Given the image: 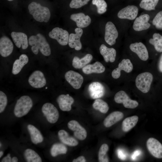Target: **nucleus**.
Here are the masks:
<instances>
[{"instance_id": "obj_30", "label": "nucleus", "mask_w": 162, "mask_h": 162, "mask_svg": "<svg viewBox=\"0 0 162 162\" xmlns=\"http://www.w3.org/2000/svg\"><path fill=\"white\" fill-rule=\"evenodd\" d=\"M138 120V117L136 116H134L125 118L123 121L122 129L123 131L127 132L134 127L136 124Z\"/></svg>"}, {"instance_id": "obj_31", "label": "nucleus", "mask_w": 162, "mask_h": 162, "mask_svg": "<svg viewBox=\"0 0 162 162\" xmlns=\"http://www.w3.org/2000/svg\"><path fill=\"white\" fill-rule=\"evenodd\" d=\"M152 38L149 40L150 44L154 46L155 50L160 52H162V35L159 33H154Z\"/></svg>"}, {"instance_id": "obj_19", "label": "nucleus", "mask_w": 162, "mask_h": 162, "mask_svg": "<svg viewBox=\"0 0 162 162\" xmlns=\"http://www.w3.org/2000/svg\"><path fill=\"white\" fill-rule=\"evenodd\" d=\"M150 16L148 14H144L137 17L134 21L133 28L136 31H140L147 29L151 26L148 22Z\"/></svg>"}, {"instance_id": "obj_9", "label": "nucleus", "mask_w": 162, "mask_h": 162, "mask_svg": "<svg viewBox=\"0 0 162 162\" xmlns=\"http://www.w3.org/2000/svg\"><path fill=\"white\" fill-rule=\"evenodd\" d=\"M29 84L35 88H40L44 87L46 83V80L43 73L40 71H34L28 79Z\"/></svg>"}, {"instance_id": "obj_16", "label": "nucleus", "mask_w": 162, "mask_h": 162, "mask_svg": "<svg viewBox=\"0 0 162 162\" xmlns=\"http://www.w3.org/2000/svg\"><path fill=\"white\" fill-rule=\"evenodd\" d=\"M133 67V64L130 59H123L119 64L118 67L114 69L112 72V76L114 79H118L120 76L121 71L122 70L129 73L132 71Z\"/></svg>"}, {"instance_id": "obj_22", "label": "nucleus", "mask_w": 162, "mask_h": 162, "mask_svg": "<svg viewBox=\"0 0 162 162\" xmlns=\"http://www.w3.org/2000/svg\"><path fill=\"white\" fill-rule=\"evenodd\" d=\"M56 101L60 109L63 111H70L74 102L73 98L69 94H61L57 98Z\"/></svg>"}, {"instance_id": "obj_43", "label": "nucleus", "mask_w": 162, "mask_h": 162, "mask_svg": "<svg viewBox=\"0 0 162 162\" xmlns=\"http://www.w3.org/2000/svg\"><path fill=\"white\" fill-rule=\"evenodd\" d=\"M11 158L10 157V153L8 154L7 155L4 157L1 160L2 162H11Z\"/></svg>"}, {"instance_id": "obj_4", "label": "nucleus", "mask_w": 162, "mask_h": 162, "mask_svg": "<svg viewBox=\"0 0 162 162\" xmlns=\"http://www.w3.org/2000/svg\"><path fill=\"white\" fill-rule=\"evenodd\" d=\"M152 74L149 72H145L139 74L135 80L137 88L143 93H147L150 90L153 80Z\"/></svg>"}, {"instance_id": "obj_1", "label": "nucleus", "mask_w": 162, "mask_h": 162, "mask_svg": "<svg viewBox=\"0 0 162 162\" xmlns=\"http://www.w3.org/2000/svg\"><path fill=\"white\" fill-rule=\"evenodd\" d=\"M28 43L32 46L31 50L35 54H38L39 50L41 53L46 56H50L51 53L50 45L45 38L42 34L38 33L32 35L28 39Z\"/></svg>"}, {"instance_id": "obj_14", "label": "nucleus", "mask_w": 162, "mask_h": 162, "mask_svg": "<svg viewBox=\"0 0 162 162\" xmlns=\"http://www.w3.org/2000/svg\"><path fill=\"white\" fill-rule=\"evenodd\" d=\"M68 126L69 129L74 131V136L77 139L83 140L86 138L87 133L86 130L77 121L71 120L68 122Z\"/></svg>"}, {"instance_id": "obj_2", "label": "nucleus", "mask_w": 162, "mask_h": 162, "mask_svg": "<svg viewBox=\"0 0 162 162\" xmlns=\"http://www.w3.org/2000/svg\"><path fill=\"white\" fill-rule=\"evenodd\" d=\"M28 9L29 14L36 21L47 22L49 21L51 14L48 8L33 2L28 5Z\"/></svg>"}, {"instance_id": "obj_29", "label": "nucleus", "mask_w": 162, "mask_h": 162, "mask_svg": "<svg viewBox=\"0 0 162 162\" xmlns=\"http://www.w3.org/2000/svg\"><path fill=\"white\" fill-rule=\"evenodd\" d=\"M93 58L92 55L88 54L85 56L80 59L77 56H75L72 61L73 67L76 69H80L85 67L89 63Z\"/></svg>"}, {"instance_id": "obj_12", "label": "nucleus", "mask_w": 162, "mask_h": 162, "mask_svg": "<svg viewBox=\"0 0 162 162\" xmlns=\"http://www.w3.org/2000/svg\"><path fill=\"white\" fill-rule=\"evenodd\" d=\"M75 34L71 33L69 35L68 45L71 48H74L76 50L81 49L82 44L80 41L81 37L83 33L82 29L80 28L75 29Z\"/></svg>"}, {"instance_id": "obj_27", "label": "nucleus", "mask_w": 162, "mask_h": 162, "mask_svg": "<svg viewBox=\"0 0 162 162\" xmlns=\"http://www.w3.org/2000/svg\"><path fill=\"white\" fill-rule=\"evenodd\" d=\"M27 129L31 141L34 144H37L43 141V137L40 132L35 126L29 124L27 126Z\"/></svg>"}, {"instance_id": "obj_41", "label": "nucleus", "mask_w": 162, "mask_h": 162, "mask_svg": "<svg viewBox=\"0 0 162 162\" xmlns=\"http://www.w3.org/2000/svg\"><path fill=\"white\" fill-rule=\"evenodd\" d=\"M117 155L118 157L120 159L124 160L126 159L127 155L126 152L124 150L119 148L117 151Z\"/></svg>"}, {"instance_id": "obj_37", "label": "nucleus", "mask_w": 162, "mask_h": 162, "mask_svg": "<svg viewBox=\"0 0 162 162\" xmlns=\"http://www.w3.org/2000/svg\"><path fill=\"white\" fill-rule=\"evenodd\" d=\"M92 3L96 6L98 14H102L106 11L107 5L104 0H92Z\"/></svg>"}, {"instance_id": "obj_6", "label": "nucleus", "mask_w": 162, "mask_h": 162, "mask_svg": "<svg viewBox=\"0 0 162 162\" xmlns=\"http://www.w3.org/2000/svg\"><path fill=\"white\" fill-rule=\"evenodd\" d=\"M49 37L56 40L61 45L65 46L68 43L69 35L68 32L66 30L59 27H55L49 33Z\"/></svg>"}, {"instance_id": "obj_36", "label": "nucleus", "mask_w": 162, "mask_h": 162, "mask_svg": "<svg viewBox=\"0 0 162 162\" xmlns=\"http://www.w3.org/2000/svg\"><path fill=\"white\" fill-rule=\"evenodd\" d=\"M109 147L106 144H102L100 146L98 152V160L100 162H109V160L106 154Z\"/></svg>"}, {"instance_id": "obj_20", "label": "nucleus", "mask_w": 162, "mask_h": 162, "mask_svg": "<svg viewBox=\"0 0 162 162\" xmlns=\"http://www.w3.org/2000/svg\"><path fill=\"white\" fill-rule=\"evenodd\" d=\"M13 40L16 46L18 48L22 47V49H26L28 46L27 35L21 32H13L11 34Z\"/></svg>"}, {"instance_id": "obj_42", "label": "nucleus", "mask_w": 162, "mask_h": 162, "mask_svg": "<svg viewBox=\"0 0 162 162\" xmlns=\"http://www.w3.org/2000/svg\"><path fill=\"white\" fill-rule=\"evenodd\" d=\"M141 153V151L137 150L134 151L131 156V158L133 160H135L137 157L139 156Z\"/></svg>"}, {"instance_id": "obj_34", "label": "nucleus", "mask_w": 162, "mask_h": 162, "mask_svg": "<svg viewBox=\"0 0 162 162\" xmlns=\"http://www.w3.org/2000/svg\"><path fill=\"white\" fill-rule=\"evenodd\" d=\"M92 106L94 109L103 113H106L109 109L107 103L101 99H97L94 102Z\"/></svg>"}, {"instance_id": "obj_23", "label": "nucleus", "mask_w": 162, "mask_h": 162, "mask_svg": "<svg viewBox=\"0 0 162 162\" xmlns=\"http://www.w3.org/2000/svg\"><path fill=\"white\" fill-rule=\"evenodd\" d=\"M100 51L106 62H113L115 61L116 56V51L114 48H109L102 44L100 46Z\"/></svg>"}, {"instance_id": "obj_47", "label": "nucleus", "mask_w": 162, "mask_h": 162, "mask_svg": "<svg viewBox=\"0 0 162 162\" xmlns=\"http://www.w3.org/2000/svg\"><path fill=\"white\" fill-rule=\"evenodd\" d=\"M3 154V152L2 151L0 152V158H1Z\"/></svg>"}, {"instance_id": "obj_35", "label": "nucleus", "mask_w": 162, "mask_h": 162, "mask_svg": "<svg viewBox=\"0 0 162 162\" xmlns=\"http://www.w3.org/2000/svg\"><path fill=\"white\" fill-rule=\"evenodd\" d=\"M159 0H142L140 4L141 8L147 10H154Z\"/></svg>"}, {"instance_id": "obj_28", "label": "nucleus", "mask_w": 162, "mask_h": 162, "mask_svg": "<svg viewBox=\"0 0 162 162\" xmlns=\"http://www.w3.org/2000/svg\"><path fill=\"white\" fill-rule=\"evenodd\" d=\"M59 139L64 144L70 146H75L78 144V142L75 138L70 136L65 130H61L58 133Z\"/></svg>"}, {"instance_id": "obj_21", "label": "nucleus", "mask_w": 162, "mask_h": 162, "mask_svg": "<svg viewBox=\"0 0 162 162\" xmlns=\"http://www.w3.org/2000/svg\"><path fill=\"white\" fill-rule=\"evenodd\" d=\"M70 19L75 22L77 26L80 28L87 27L91 21L90 17L83 13L72 14L70 16Z\"/></svg>"}, {"instance_id": "obj_46", "label": "nucleus", "mask_w": 162, "mask_h": 162, "mask_svg": "<svg viewBox=\"0 0 162 162\" xmlns=\"http://www.w3.org/2000/svg\"><path fill=\"white\" fill-rule=\"evenodd\" d=\"M18 161V159L16 157H14L12 158L11 159V162H17Z\"/></svg>"}, {"instance_id": "obj_24", "label": "nucleus", "mask_w": 162, "mask_h": 162, "mask_svg": "<svg viewBox=\"0 0 162 162\" xmlns=\"http://www.w3.org/2000/svg\"><path fill=\"white\" fill-rule=\"evenodd\" d=\"M105 70L104 66L99 62H96L93 64L87 65L82 68L83 72L87 74L93 73H101Z\"/></svg>"}, {"instance_id": "obj_48", "label": "nucleus", "mask_w": 162, "mask_h": 162, "mask_svg": "<svg viewBox=\"0 0 162 162\" xmlns=\"http://www.w3.org/2000/svg\"><path fill=\"white\" fill-rule=\"evenodd\" d=\"M8 0V1H13V0Z\"/></svg>"}, {"instance_id": "obj_33", "label": "nucleus", "mask_w": 162, "mask_h": 162, "mask_svg": "<svg viewBox=\"0 0 162 162\" xmlns=\"http://www.w3.org/2000/svg\"><path fill=\"white\" fill-rule=\"evenodd\" d=\"M67 151V147L64 144L56 143L52 146L50 150V153L52 157H55L59 154H65Z\"/></svg>"}, {"instance_id": "obj_39", "label": "nucleus", "mask_w": 162, "mask_h": 162, "mask_svg": "<svg viewBox=\"0 0 162 162\" xmlns=\"http://www.w3.org/2000/svg\"><path fill=\"white\" fill-rule=\"evenodd\" d=\"M90 0H72L70 4V8H78L87 4Z\"/></svg>"}, {"instance_id": "obj_8", "label": "nucleus", "mask_w": 162, "mask_h": 162, "mask_svg": "<svg viewBox=\"0 0 162 162\" xmlns=\"http://www.w3.org/2000/svg\"><path fill=\"white\" fill-rule=\"evenodd\" d=\"M118 36V31L114 24L109 21L105 27L104 39L106 43L110 46L114 44Z\"/></svg>"}, {"instance_id": "obj_15", "label": "nucleus", "mask_w": 162, "mask_h": 162, "mask_svg": "<svg viewBox=\"0 0 162 162\" xmlns=\"http://www.w3.org/2000/svg\"><path fill=\"white\" fill-rule=\"evenodd\" d=\"M88 91L91 97L93 99L99 98L103 97L105 92L104 86L98 82H93L88 86Z\"/></svg>"}, {"instance_id": "obj_40", "label": "nucleus", "mask_w": 162, "mask_h": 162, "mask_svg": "<svg viewBox=\"0 0 162 162\" xmlns=\"http://www.w3.org/2000/svg\"><path fill=\"white\" fill-rule=\"evenodd\" d=\"M8 99L5 94L2 91H0V113L4 110L7 104Z\"/></svg>"}, {"instance_id": "obj_32", "label": "nucleus", "mask_w": 162, "mask_h": 162, "mask_svg": "<svg viewBox=\"0 0 162 162\" xmlns=\"http://www.w3.org/2000/svg\"><path fill=\"white\" fill-rule=\"evenodd\" d=\"M24 156L28 162H41L42 159L40 156L32 149L28 148L24 152Z\"/></svg>"}, {"instance_id": "obj_25", "label": "nucleus", "mask_w": 162, "mask_h": 162, "mask_svg": "<svg viewBox=\"0 0 162 162\" xmlns=\"http://www.w3.org/2000/svg\"><path fill=\"white\" fill-rule=\"evenodd\" d=\"M123 113L120 111L113 112L105 119L104 121V125L106 127H111L122 119L124 117Z\"/></svg>"}, {"instance_id": "obj_3", "label": "nucleus", "mask_w": 162, "mask_h": 162, "mask_svg": "<svg viewBox=\"0 0 162 162\" xmlns=\"http://www.w3.org/2000/svg\"><path fill=\"white\" fill-rule=\"evenodd\" d=\"M32 106V100L29 96H22L17 101L14 109V114L17 117H22L28 114Z\"/></svg>"}, {"instance_id": "obj_26", "label": "nucleus", "mask_w": 162, "mask_h": 162, "mask_svg": "<svg viewBox=\"0 0 162 162\" xmlns=\"http://www.w3.org/2000/svg\"><path fill=\"white\" fill-rule=\"evenodd\" d=\"M28 58L25 54H21L18 59L15 60L14 63L12 72L14 75L19 73L23 67L28 62Z\"/></svg>"}, {"instance_id": "obj_38", "label": "nucleus", "mask_w": 162, "mask_h": 162, "mask_svg": "<svg viewBox=\"0 0 162 162\" xmlns=\"http://www.w3.org/2000/svg\"><path fill=\"white\" fill-rule=\"evenodd\" d=\"M152 23L157 29L162 30V10L157 13L154 17Z\"/></svg>"}, {"instance_id": "obj_49", "label": "nucleus", "mask_w": 162, "mask_h": 162, "mask_svg": "<svg viewBox=\"0 0 162 162\" xmlns=\"http://www.w3.org/2000/svg\"><path fill=\"white\" fill-rule=\"evenodd\" d=\"M1 145H2V144H1V143H0V147H1Z\"/></svg>"}, {"instance_id": "obj_10", "label": "nucleus", "mask_w": 162, "mask_h": 162, "mask_svg": "<svg viewBox=\"0 0 162 162\" xmlns=\"http://www.w3.org/2000/svg\"><path fill=\"white\" fill-rule=\"evenodd\" d=\"M67 81L75 89H79L83 82V76L79 73L73 70H69L65 74Z\"/></svg>"}, {"instance_id": "obj_5", "label": "nucleus", "mask_w": 162, "mask_h": 162, "mask_svg": "<svg viewBox=\"0 0 162 162\" xmlns=\"http://www.w3.org/2000/svg\"><path fill=\"white\" fill-rule=\"evenodd\" d=\"M41 110L49 123L53 124L57 122L59 116V112L53 104L50 103H46L42 106Z\"/></svg>"}, {"instance_id": "obj_13", "label": "nucleus", "mask_w": 162, "mask_h": 162, "mask_svg": "<svg viewBox=\"0 0 162 162\" xmlns=\"http://www.w3.org/2000/svg\"><path fill=\"white\" fill-rule=\"evenodd\" d=\"M138 8L135 5H128L121 10L118 13V17L122 19L134 20L137 16Z\"/></svg>"}, {"instance_id": "obj_17", "label": "nucleus", "mask_w": 162, "mask_h": 162, "mask_svg": "<svg viewBox=\"0 0 162 162\" xmlns=\"http://www.w3.org/2000/svg\"><path fill=\"white\" fill-rule=\"evenodd\" d=\"M14 49L13 43L11 40L6 36H3L0 39V54L3 57L9 56L12 52Z\"/></svg>"}, {"instance_id": "obj_44", "label": "nucleus", "mask_w": 162, "mask_h": 162, "mask_svg": "<svg viewBox=\"0 0 162 162\" xmlns=\"http://www.w3.org/2000/svg\"><path fill=\"white\" fill-rule=\"evenodd\" d=\"M158 69L161 73H162V53L159 58L158 64Z\"/></svg>"}, {"instance_id": "obj_11", "label": "nucleus", "mask_w": 162, "mask_h": 162, "mask_svg": "<svg viewBox=\"0 0 162 162\" xmlns=\"http://www.w3.org/2000/svg\"><path fill=\"white\" fill-rule=\"evenodd\" d=\"M146 145L148 150L152 156L158 158H162V145L158 140L150 138L147 140Z\"/></svg>"}, {"instance_id": "obj_7", "label": "nucleus", "mask_w": 162, "mask_h": 162, "mask_svg": "<svg viewBox=\"0 0 162 162\" xmlns=\"http://www.w3.org/2000/svg\"><path fill=\"white\" fill-rule=\"evenodd\" d=\"M114 99L116 103H122L126 108L134 109L138 105V103L136 101L131 100L123 91H120L117 92L115 95Z\"/></svg>"}, {"instance_id": "obj_45", "label": "nucleus", "mask_w": 162, "mask_h": 162, "mask_svg": "<svg viewBox=\"0 0 162 162\" xmlns=\"http://www.w3.org/2000/svg\"><path fill=\"white\" fill-rule=\"evenodd\" d=\"M86 160L83 156H80L77 158L73 160V162H86Z\"/></svg>"}, {"instance_id": "obj_18", "label": "nucleus", "mask_w": 162, "mask_h": 162, "mask_svg": "<svg viewBox=\"0 0 162 162\" xmlns=\"http://www.w3.org/2000/svg\"><path fill=\"white\" fill-rule=\"evenodd\" d=\"M129 47L130 50L136 53L142 60L146 61L148 59V51L146 46L142 43L140 42L131 44Z\"/></svg>"}]
</instances>
